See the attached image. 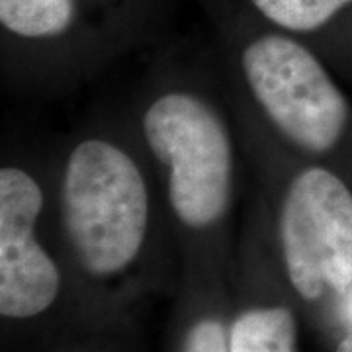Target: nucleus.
Wrapping results in <instances>:
<instances>
[{"instance_id":"f257e3e1","label":"nucleus","mask_w":352,"mask_h":352,"mask_svg":"<svg viewBox=\"0 0 352 352\" xmlns=\"http://www.w3.org/2000/svg\"><path fill=\"white\" fill-rule=\"evenodd\" d=\"M69 239L88 272H120L145 239L149 200L138 164L120 147L90 139L71 153L63 180Z\"/></svg>"},{"instance_id":"f03ea898","label":"nucleus","mask_w":352,"mask_h":352,"mask_svg":"<svg viewBox=\"0 0 352 352\" xmlns=\"http://www.w3.org/2000/svg\"><path fill=\"white\" fill-rule=\"evenodd\" d=\"M145 139L168 164V198L176 217L194 229L214 226L231 196V141L221 118L206 102L164 94L143 118Z\"/></svg>"},{"instance_id":"7ed1b4c3","label":"nucleus","mask_w":352,"mask_h":352,"mask_svg":"<svg viewBox=\"0 0 352 352\" xmlns=\"http://www.w3.org/2000/svg\"><path fill=\"white\" fill-rule=\"evenodd\" d=\"M243 71L258 104L289 141L309 153L339 143L349 104L311 51L284 36H264L245 50Z\"/></svg>"},{"instance_id":"20e7f679","label":"nucleus","mask_w":352,"mask_h":352,"mask_svg":"<svg viewBox=\"0 0 352 352\" xmlns=\"http://www.w3.org/2000/svg\"><path fill=\"white\" fill-rule=\"evenodd\" d=\"M280 239L288 276L305 300L327 288L352 284V194L327 168L294 178L280 215Z\"/></svg>"},{"instance_id":"39448f33","label":"nucleus","mask_w":352,"mask_h":352,"mask_svg":"<svg viewBox=\"0 0 352 352\" xmlns=\"http://www.w3.org/2000/svg\"><path fill=\"white\" fill-rule=\"evenodd\" d=\"M43 194L32 176L6 166L0 170V314L24 319L55 302L59 270L39 247L34 229Z\"/></svg>"},{"instance_id":"423d86ee","label":"nucleus","mask_w":352,"mask_h":352,"mask_svg":"<svg viewBox=\"0 0 352 352\" xmlns=\"http://www.w3.org/2000/svg\"><path fill=\"white\" fill-rule=\"evenodd\" d=\"M229 352H296V321L286 307L251 309L237 317Z\"/></svg>"},{"instance_id":"0eeeda50","label":"nucleus","mask_w":352,"mask_h":352,"mask_svg":"<svg viewBox=\"0 0 352 352\" xmlns=\"http://www.w3.org/2000/svg\"><path fill=\"white\" fill-rule=\"evenodd\" d=\"M75 16V0H0V22L22 38L63 34Z\"/></svg>"},{"instance_id":"6e6552de","label":"nucleus","mask_w":352,"mask_h":352,"mask_svg":"<svg viewBox=\"0 0 352 352\" xmlns=\"http://www.w3.org/2000/svg\"><path fill=\"white\" fill-rule=\"evenodd\" d=\"M352 0H252L261 12L294 32H309L329 22Z\"/></svg>"},{"instance_id":"1a4fd4ad","label":"nucleus","mask_w":352,"mask_h":352,"mask_svg":"<svg viewBox=\"0 0 352 352\" xmlns=\"http://www.w3.org/2000/svg\"><path fill=\"white\" fill-rule=\"evenodd\" d=\"M182 352H227L223 325L212 319L196 323L186 335Z\"/></svg>"},{"instance_id":"9d476101","label":"nucleus","mask_w":352,"mask_h":352,"mask_svg":"<svg viewBox=\"0 0 352 352\" xmlns=\"http://www.w3.org/2000/svg\"><path fill=\"white\" fill-rule=\"evenodd\" d=\"M337 352H352V335H349V337H344V339L340 340Z\"/></svg>"}]
</instances>
